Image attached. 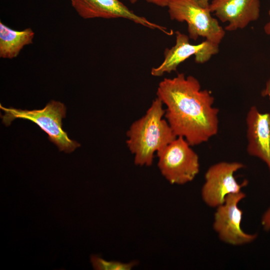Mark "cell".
Instances as JSON below:
<instances>
[{"label":"cell","instance_id":"6da1fadb","mask_svg":"<svg viewBox=\"0 0 270 270\" xmlns=\"http://www.w3.org/2000/svg\"><path fill=\"white\" fill-rule=\"evenodd\" d=\"M157 98L166 108L164 116L176 136L190 146L201 144L216 135L218 130V110L214 98L202 90L194 76L178 74L158 84Z\"/></svg>","mask_w":270,"mask_h":270},{"label":"cell","instance_id":"7a4b0ae2","mask_svg":"<svg viewBox=\"0 0 270 270\" xmlns=\"http://www.w3.org/2000/svg\"><path fill=\"white\" fill-rule=\"evenodd\" d=\"M158 98L153 100L146 114L133 122L126 132V144L140 166L152 165L154 152L173 141L176 136L166 119L165 110Z\"/></svg>","mask_w":270,"mask_h":270},{"label":"cell","instance_id":"3957f363","mask_svg":"<svg viewBox=\"0 0 270 270\" xmlns=\"http://www.w3.org/2000/svg\"><path fill=\"white\" fill-rule=\"evenodd\" d=\"M0 108L4 112L0 118L6 126H10L17 118L31 121L48 135V140L57 146L60 151L70 153L80 146L76 141L70 139L67 132L62 129V120L66 118V108L60 102L52 100L40 110L5 108L1 104Z\"/></svg>","mask_w":270,"mask_h":270},{"label":"cell","instance_id":"277c9868","mask_svg":"<svg viewBox=\"0 0 270 270\" xmlns=\"http://www.w3.org/2000/svg\"><path fill=\"white\" fill-rule=\"evenodd\" d=\"M184 138L178 136L156 152L158 168L170 184H184L199 172V158Z\"/></svg>","mask_w":270,"mask_h":270},{"label":"cell","instance_id":"5b68a950","mask_svg":"<svg viewBox=\"0 0 270 270\" xmlns=\"http://www.w3.org/2000/svg\"><path fill=\"white\" fill-rule=\"evenodd\" d=\"M170 18L188 24L189 38L196 40L199 36L219 44L224 36L225 30L208 8L200 6L192 0H170L167 6Z\"/></svg>","mask_w":270,"mask_h":270},{"label":"cell","instance_id":"8992f818","mask_svg":"<svg viewBox=\"0 0 270 270\" xmlns=\"http://www.w3.org/2000/svg\"><path fill=\"white\" fill-rule=\"evenodd\" d=\"M246 196L242 191L230 194L216 208L213 228L220 240L226 244L242 246L252 242L258 236L256 234L245 232L241 227L243 212L238 204Z\"/></svg>","mask_w":270,"mask_h":270},{"label":"cell","instance_id":"52a82bcc","mask_svg":"<svg viewBox=\"0 0 270 270\" xmlns=\"http://www.w3.org/2000/svg\"><path fill=\"white\" fill-rule=\"evenodd\" d=\"M244 168L237 162H221L211 166L204 176V182L201 190L204 202L208 206L216 208L222 204L226 197L238 193L248 182H238L234 174Z\"/></svg>","mask_w":270,"mask_h":270},{"label":"cell","instance_id":"ba28073f","mask_svg":"<svg viewBox=\"0 0 270 270\" xmlns=\"http://www.w3.org/2000/svg\"><path fill=\"white\" fill-rule=\"evenodd\" d=\"M175 44L166 48L164 52V60L157 67L152 68L151 74L160 76L165 73L176 71L178 66L192 56H194L195 62L203 64L208 62L219 51V44L206 40L197 44H191L189 36L179 31L176 32Z\"/></svg>","mask_w":270,"mask_h":270},{"label":"cell","instance_id":"9c48e42d","mask_svg":"<svg viewBox=\"0 0 270 270\" xmlns=\"http://www.w3.org/2000/svg\"><path fill=\"white\" fill-rule=\"evenodd\" d=\"M72 8L84 19L123 18L146 28L171 35L166 27L136 14L119 0H70Z\"/></svg>","mask_w":270,"mask_h":270},{"label":"cell","instance_id":"30bf717a","mask_svg":"<svg viewBox=\"0 0 270 270\" xmlns=\"http://www.w3.org/2000/svg\"><path fill=\"white\" fill-rule=\"evenodd\" d=\"M208 9L222 22H228L225 30L246 28L260 16V0H212Z\"/></svg>","mask_w":270,"mask_h":270},{"label":"cell","instance_id":"8fae6325","mask_svg":"<svg viewBox=\"0 0 270 270\" xmlns=\"http://www.w3.org/2000/svg\"><path fill=\"white\" fill-rule=\"evenodd\" d=\"M247 152L267 166L270 174V114L251 106L246 118Z\"/></svg>","mask_w":270,"mask_h":270},{"label":"cell","instance_id":"7c38bea8","mask_svg":"<svg viewBox=\"0 0 270 270\" xmlns=\"http://www.w3.org/2000/svg\"><path fill=\"white\" fill-rule=\"evenodd\" d=\"M34 32L30 28L13 30L0 22V58H16L23 48L33 42Z\"/></svg>","mask_w":270,"mask_h":270},{"label":"cell","instance_id":"4fadbf2b","mask_svg":"<svg viewBox=\"0 0 270 270\" xmlns=\"http://www.w3.org/2000/svg\"><path fill=\"white\" fill-rule=\"evenodd\" d=\"M90 260L93 268L96 270H130L138 264L136 261L127 263L107 261L96 255H92Z\"/></svg>","mask_w":270,"mask_h":270},{"label":"cell","instance_id":"5bb4252c","mask_svg":"<svg viewBox=\"0 0 270 270\" xmlns=\"http://www.w3.org/2000/svg\"><path fill=\"white\" fill-rule=\"evenodd\" d=\"M264 32L270 36V20L264 26ZM262 95L263 96H268L270 99V78L266 82L264 89L262 91Z\"/></svg>","mask_w":270,"mask_h":270},{"label":"cell","instance_id":"9a60e30c","mask_svg":"<svg viewBox=\"0 0 270 270\" xmlns=\"http://www.w3.org/2000/svg\"><path fill=\"white\" fill-rule=\"evenodd\" d=\"M261 224L265 230H270V206L262 216Z\"/></svg>","mask_w":270,"mask_h":270},{"label":"cell","instance_id":"2e32d148","mask_svg":"<svg viewBox=\"0 0 270 270\" xmlns=\"http://www.w3.org/2000/svg\"><path fill=\"white\" fill-rule=\"evenodd\" d=\"M131 4H135L138 0H129ZM170 0H146L149 3L154 4L160 7L168 6Z\"/></svg>","mask_w":270,"mask_h":270},{"label":"cell","instance_id":"e0dca14e","mask_svg":"<svg viewBox=\"0 0 270 270\" xmlns=\"http://www.w3.org/2000/svg\"><path fill=\"white\" fill-rule=\"evenodd\" d=\"M197 4L204 8H208L210 5V0H192Z\"/></svg>","mask_w":270,"mask_h":270},{"label":"cell","instance_id":"ac0fdd59","mask_svg":"<svg viewBox=\"0 0 270 270\" xmlns=\"http://www.w3.org/2000/svg\"><path fill=\"white\" fill-rule=\"evenodd\" d=\"M268 12L270 13V10H269V12Z\"/></svg>","mask_w":270,"mask_h":270}]
</instances>
